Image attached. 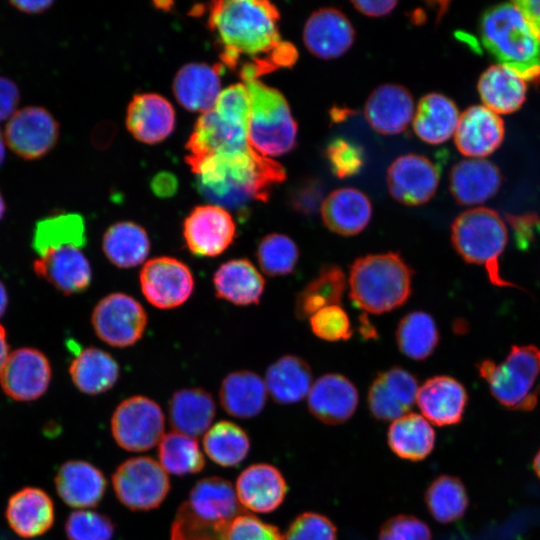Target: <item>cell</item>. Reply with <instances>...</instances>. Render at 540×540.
Instances as JSON below:
<instances>
[{
  "mask_svg": "<svg viewBox=\"0 0 540 540\" xmlns=\"http://www.w3.org/2000/svg\"><path fill=\"white\" fill-rule=\"evenodd\" d=\"M309 322L313 334L326 341H345L353 334L349 316L339 305L317 311L310 316Z\"/></svg>",
  "mask_w": 540,
  "mask_h": 540,
  "instance_id": "c3c4849f",
  "label": "cell"
},
{
  "mask_svg": "<svg viewBox=\"0 0 540 540\" xmlns=\"http://www.w3.org/2000/svg\"><path fill=\"white\" fill-rule=\"evenodd\" d=\"M126 126L138 141L145 144L159 143L175 127L174 108L159 94L135 95L127 108Z\"/></svg>",
  "mask_w": 540,
  "mask_h": 540,
  "instance_id": "d4e9b609",
  "label": "cell"
},
{
  "mask_svg": "<svg viewBox=\"0 0 540 540\" xmlns=\"http://www.w3.org/2000/svg\"><path fill=\"white\" fill-rule=\"evenodd\" d=\"M391 450L400 458L420 461L435 445V432L430 422L416 413H407L394 420L387 433Z\"/></svg>",
  "mask_w": 540,
  "mask_h": 540,
  "instance_id": "60d3db41",
  "label": "cell"
},
{
  "mask_svg": "<svg viewBox=\"0 0 540 540\" xmlns=\"http://www.w3.org/2000/svg\"><path fill=\"white\" fill-rule=\"evenodd\" d=\"M4 213H5V203L0 193V220L2 219Z\"/></svg>",
  "mask_w": 540,
  "mask_h": 540,
  "instance_id": "e7e4bbea",
  "label": "cell"
},
{
  "mask_svg": "<svg viewBox=\"0 0 540 540\" xmlns=\"http://www.w3.org/2000/svg\"><path fill=\"white\" fill-rule=\"evenodd\" d=\"M222 64L189 63L182 66L173 80V93L186 110L204 113L216 103L221 93Z\"/></svg>",
  "mask_w": 540,
  "mask_h": 540,
  "instance_id": "83f0119b",
  "label": "cell"
},
{
  "mask_svg": "<svg viewBox=\"0 0 540 540\" xmlns=\"http://www.w3.org/2000/svg\"><path fill=\"white\" fill-rule=\"evenodd\" d=\"M56 491L68 506L92 508L102 500L107 481L100 469L83 460H69L55 476Z\"/></svg>",
  "mask_w": 540,
  "mask_h": 540,
  "instance_id": "4316f807",
  "label": "cell"
},
{
  "mask_svg": "<svg viewBox=\"0 0 540 540\" xmlns=\"http://www.w3.org/2000/svg\"><path fill=\"white\" fill-rule=\"evenodd\" d=\"M260 376L249 370L229 373L222 381L219 398L222 408L233 417L257 416L264 408L267 391Z\"/></svg>",
  "mask_w": 540,
  "mask_h": 540,
  "instance_id": "836d02e7",
  "label": "cell"
},
{
  "mask_svg": "<svg viewBox=\"0 0 540 540\" xmlns=\"http://www.w3.org/2000/svg\"><path fill=\"white\" fill-rule=\"evenodd\" d=\"M352 5L360 13L370 17H382L391 13L397 1H352Z\"/></svg>",
  "mask_w": 540,
  "mask_h": 540,
  "instance_id": "9f6ffc18",
  "label": "cell"
},
{
  "mask_svg": "<svg viewBox=\"0 0 540 540\" xmlns=\"http://www.w3.org/2000/svg\"><path fill=\"white\" fill-rule=\"evenodd\" d=\"M8 304V295L5 286L0 281V318L4 314Z\"/></svg>",
  "mask_w": 540,
  "mask_h": 540,
  "instance_id": "94428289",
  "label": "cell"
},
{
  "mask_svg": "<svg viewBox=\"0 0 540 540\" xmlns=\"http://www.w3.org/2000/svg\"><path fill=\"white\" fill-rule=\"evenodd\" d=\"M325 226L342 236L362 232L372 216L370 199L362 191L344 187L328 194L320 207Z\"/></svg>",
  "mask_w": 540,
  "mask_h": 540,
  "instance_id": "f1b7e54d",
  "label": "cell"
},
{
  "mask_svg": "<svg viewBox=\"0 0 540 540\" xmlns=\"http://www.w3.org/2000/svg\"><path fill=\"white\" fill-rule=\"evenodd\" d=\"M425 502L435 520L440 523H451L465 514L468 495L459 478L440 475L427 488Z\"/></svg>",
  "mask_w": 540,
  "mask_h": 540,
  "instance_id": "ee69618b",
  "label": "cell"
},
{
  "mask_svg": "<svg viewBox=\"0 0 540 540\" xmlns=\"http://www.w3.org/2000/svg\"><path fill=\"white\" fill-rule=\"evenodd\" d=\"M20 92L17 85L6 77L0 76V121L15 113Z\"/></svg>",
  "mask_w": 540,
  "mask_h": 540,
  "instance_id": "11a10c76",
  "label": "cell"
},
{
  "mask_svg": "<svg viewBox=\"0 0 540 540\" xmlns=\"http://www.w3.org/2000/svg\"><path fill=\"white\" fill-rule=\"evenodd\" d=\"M322 190L317 183H307L299 187L292 197L293 207L303 214H311L323 202Z\"/></svg>",
  "mask_w": 540,
  "mask_h": 540,
  "instance_id": "db71d44e",
  "label": "cell"
},
{
  "mask_svg": "<svg viewBox=\"0 0 540 540\" xmlns=\"http://www.w3.org/2000/svg\"><path fill=\"white\" fill-rule=\"evenodd\" d=\"M244 84L251 103L250 147L264 157L290 152L296 145L297 124L283 94L259 80Z\"/></svg>",
  "mask_w": 540,
  "mask_h": 540,
  "instance_id": "ba28073f",
  "label": "cell"
},
{
  "mask_svg": "<svg viewBox=\"0 0 540 540\" xmlns=\"http://www.w3.org/2000/svg\"><path fill=\"white\" fill-rule=\"evenodd\" d=\"M51 375L47 357L35 348L23 347L8 354L0 370V385L16 401H33L46 392Z\"/></svg>",
  "mask_w": 540,
  "mask_h": 540,
  "instance_id": "e0dca14e",
  "label": "cell"
},
{
  "mask_svg": "<svg viewBox=\"0 0 540 540\" xmlns=\"http://www.w3.org/2000/svg\"><path fill=\"white\" fill-rule=\"evenodd\" d=\"M114 528L108 516L91 510L74 511L65 522L68 540H111Z\"/></svg>",
  "mask_w": 540,
  "mask_h": 540,
  "instance_id": "7dc6e473",
  "label": "cell"
},
{
  "mask_svg": "<svg viewBox=\"0 0 540 540\" xmlns=\"http://www.w3.org/2000/svg\"><path fill=\"white\" fill-rule=\"evenodd\" d=\"M112 486L122 505L133 511H147L161 505L170 490L166 471L147 456L129 458L112 475Z\"/></svg>",
  "mask_w": 540,
  "mask_h": 540,
  "instance_id": "30bf717a",
  "label": "cell"
},
{
  "mask_svg": "<svg viewBox=\"0 0 540 540\" xmlns=\"http://www.w3.org/2000/svg\"><path fill=\"white\" fill-rule=\"evenodd\" d=\"M9 353L6 331L0 324V370Z\"/></svg>",
  "mask_w": 540,
  "mask_h": 540,
  "instance_id": "91938a15",
  "label": "cell"
},
{
  "mask_svg": "<svg viewBox=\"0 0 540 540\" xmlns=\"http://www.w3.org/2000/svg\"><path fill=\"white\" fill-rule=\"evenodd\" d=\"M504 130L498 114L484 105L471 106L460 115L455 145L469 158L484 159L501 145Z\"/></svg>",
  "mask_w": 540,
  "mask_h": 540,
  "instance_id": "7402d4cb",
  "label": "cell"
},
{
  "mask_svg": "<svg viewBox=\"0 0 540 540\" xmlns=\"http://www.w3.org/2000/svg\"><path fill=\"white\" fill-rule=\"evenodd\" d=\"M346 284L345 273L338 265H323L296 295L294 313L297 319L310 318L325 307L339 304Z\"/></svg>",
  "mask_w": 540,
  "mask_h": 540,
  "instance_id": "f35d334b",
  "label": "cell"
},
{
  "mask_svg": "<svg viewBox=\"0 0 540 540\" xmlns=\"http://www.w3.org/2000/svg\"><path fill=\"white\" fill-rule=\"evenodd\" d=\"M250 113V97L244 83L222 90L214 106L195 123L186 145L187 163L249 150Z\"/></svg>",
  "mask_w": 540,
  "mask_h": 540,
  "instance_id": "3957f363",
  "label": "cell"
},
{
  "mask_svg": "<svg viewBox=\"0 0 540 540\" xmlns=\"http://www.w3.org/2000/svg\"><path fill=\"white\" fill-rule=\"evenodd\" d=\"M514 3L522 11L533 32L540 40V1L521 0Z\"/></svg>",
  "mask_w": 540,
  "mask_h": 540,
  "instance_id": "6f0895ef",
  "label": "cell"
},
{
  "mask_svg": "<svg viewBox=\"0 0 540 540\" xmlns=\"http://www.w3.org/2000/svg\"><path fill=\"white\" fill-rule=\"evenodd\" d=\"M197 189L211 204L244 211L252 201H267L271 187L285 179L284 168L252 148L215 155L190 164Z\"/></svg>",
  "mask_w": 540,
  "mask_h": 540,
  "instance_id": "7a4b0ae2",
  "label": "cell"
},
{
  "mask_svg": "<svg viewBox=\"0 0 540 540\" xmlns=\"http://www.w3.org/2000/svg\"><path fill=\"white\" fill-rule=\"evenodd\" d=\"M5 138L3 137L1 130H0V166L3 164L5 160Z\"/></svg>",
  "mask_w": 540,
  "mask_h": 540,
  "instance_id": "6125c7cd",
  "label": "cell"
},
{
  "mask_svg": "<svg viewBox=\"0 0 540 540\" xmlns=\"http://www.w3.org/2000/svg\"><path fill=\"white\" fill-rule=\"evenodd\" d=\"M203 446L213 462L223 467H233L246 458L250 442L240 426L230 421H220L205 433Z\"/></svg>",
  "mask_w": 540,
  "mask_h": 540,
  "instance_id": "7bdbcfd3",
  "label": "cell"
},
{
  "mask_svg": "<svg viewBox=\"0 0 540 540\" xmlns=\"http://www.w3.org/2000/svg\"><path fill=\"white\" fill-rule=\"evenodd\" d=\"M432 534L426 523L410 515H397L381 527L378 540H431Z\"/></svg>",
  "mask_w": 540,
  "mask_h": 540,
  "instance_id": "816d5d0a",
  "label": "cell"
},
{
  "mask_svg": "<svg viewBox=\"0 0 540 540\" xmlns=\"http://www.w3.org/2000/svg\"><path fill=\"white\" fill-rule=\"evenodd\" d=\"M478 369L493 397L504 407L526 411L536 406L540 376V349L536 346H513L501 362L484 360Z\"/></svg>",
  "mask_w": 540,
  "mask_h": 540,
  "instance_id": "9c48e42d",
  "label": "cell"
},
{
  "mask_svg": "<svg viewBox=\"0 0 540 540\" xmlns=\"http://www.w3.org/2000/svg\"><path fill=\"white\" fill-rule=\"evenodd\" d=\"M486 49L526 81L540 80V40L519 7L504 3L487 10L480 24Z\"/></svg>",
  "mask_w": 540,
  "mask_h": 540,
  "instance_id": "8992f818",
  "label": "cell"
},
{
  "mask_svg": "<svg viewBox=\"0 0 540 540\" xmlns=\"http://www.w3.org/2000/svg\"><path fill=\"white\" fill-rule=\"evenodd\" d=\"M10 4L20 10L21 12L27 14H38L42 13L53 4L52 1H11Z\"/></svg>",
  "mask_w": 540,
  "mask_h": 540,
  "instance_id": "680465c9",
  "label": "cell"
},
{
  "mask_svg": "<svg viewBox=\"0 0 540 540\" xmlns=\"http://www.w3.org/2000/svg\"><path fill=\"white\" fill-rule=\"evenodd\" d=\"M83 246L59 242L34 248L37 258L33 262L36 275L64 295L85 291L92 280V270Z\"/></svg>",
  "mask_w": 540,
  "mask_h": 540,
  "instance_id": "4fadbf2b",
  "label": "cell"
},
{
  "mask_svg": "<svg viewBox=\"0 0 540 540\" xmlns=\"http://www.w3.org/2000/svg\"><path fill=\"white\" fill-rule=\"evenodd\" d=\"M236 236V224L227 209L206 204L191 210L183 223L187 249L196 257H216L227 250Z\"/></svg>",
  "mask_w": 540,
  "mask_h": 540,
  "instance_id": "9a60e30c",
  "label": "cell"
},
{
  "mask_svg": "<svg viewBox=\"0 0 540 540\" xmlns=\"http://www.w3.org/2000/svg\"><path fill=\"white\" fill-rule=\"evenodd\" d=\"M526 82L512 68L496 64L482 73L477 87L485 107L498 115L509 114L518 110L524 103Z\"/></svg>",
  "mask_w": 540,
  "mask_h": 540,
  "instance_id": "d6a6232c",
  "label": "cell"
},
{
  "mask_svg": "<svg viewBox=\"0 0 540 540\" xmlns=\"http://www.w3.org/2000/svg\"><path fill=\"white\" fill-rule=\"evenodd\" d=\"M468 396L456 379L441 375L427 379L418 389L416 402L424 418L437 426L461 421Z\"/></svg>",
  "mask_w": 540,
  "mask_h": 540,
  "instance_id": "cb8c5ba5",
  "label": "cell"
},
{
  "mask_svg": "<svg viewBox=\"0 0 540 540\" xmlns=\"http://www.w3.org/2000/svg\"><path fill=\"white\" fill-rule=\"evenodd\" d=\"M501 184L498 168L488 160L468 158L454 165L450 190L462 205L481 204L496 194Z\"/></svg>",
  "mask_w": 540,
  "mask_h": 540,
  "instance_id": "1f68e13d",
  "label": "cell"
},
{
  "mask_svg": "<svg viewBox=\"0 0 540 540\" xmlns=\"http://www.w3.org/2000/svg\"><path fill=\"white\" fill-rule=\"evenodd\" d=\"M139 281L145 299L159 309H173L184 304L194 289L190 268L169 256L148 260L141 268Z\"/></svg>",
  "mask_w": 540,
  "mask_h": 540,
  "instance_id": "5bb4252c",
  "label": "cell"
},
{
  "mask_svg": "<svg viewBox=\"0 0 540 540\" xmlns=\"http://www.w3.org/2000/svg\"><path fill=\"white\" fill-rule=\"evenodd\" d=\"M246 513L232 484L220 477L198 481L177 509L170 540H227L232 522Z\"/></svg>",
  "mask_w": 540,
  "mask_h": 540,
  "instance_id": "277c9868",
  "label": "cell"
},
{
  "mask_svg": "<svg viewBox=\"0 0 540 540\" xmlns=\"http://www.w3.org/2000/svg\"><path fill=\"white\" fill-rule=\"evenodd\" d=\"M354 39L352 23L342 11L333 7L314 11L303 29V42L307 50L325 60L345 54Z\"/></svg>",
  "mask_w": 540,
  "mask_h": 540,
  "instance_id": "ffe728a7",
  "label": "cell"
},
{
  "mask_svg": "<svg viewBox=\"0 0 540 540\" xmlns=\"http://www.w3.org/2000/svg\"><path fill=\"white\" fill-rule=\"evenodd\" d=\"M280 14L264 0H220L208 6L207 24L220 50L221 63L246 82L258 80L298 58L293 44L281 39Z\"/></svg>",
  "mask_w": 540,
  "mask_h": 540,
  "instance_id": "6da1fadb",
  "label": "cell"
},
{
  "mask_svg": "<svg viewBox=\"0 0 540 540\" xmlns=\"http://www.w3.org/2000/svg\"><path fill=\"white\" fill-rule=\"evenodd\" d=\"M59 126L48 110L29 106L16 111L5 126L8 147L25 160L46 155L56 144Z\"/></svg>",
  "mask_w": 540,
  "mask_h": 540,
  "instance_id": "2e32d148",
  "label": "cell"
},
{
  "mask_svg": "<svg viewBox=\"0 0 540 540\" xmlns=\"http://www.w3.org/2000/svg\"><path fill=\"white\" fill-rule=\"evenodd\" d=\"M227 540H284L277 527L244 513L231 524Z\"/></svg>",
  "mask_w": 540,
  "mask_h": 540,
  "instance_id": "f5cc1de1",
  "label": "cell"
},
{
  "mask_svg": "<svg viewBox=\"0 0 540 540\" xmlns=\"http://www.w3.org/2000/svg\"><path fill=\"white\" fill-rule=\"evenodd\" d=\"M91 322L99 339L110 346L123 348L141 339L147 325V314L133 297L112 293L94 307Z\"/></svg>",
  "mask_w": 540,
  "mask_h": 540,
  "instance_id": "7c38bea8",
  "label": "cell"
},
{
  "mask_svg": "<svg viewBox=\"0 0 540 540\" xmlns=\"http://www.w3.org/2000/svg\"><path fill=\"white\" fill-rule=\"evenodd\" d=\"M236 493L247 510L267 513L283 502L287 484L281 472L270 464H254L242 471L236 482Z\"/></svg>",
  "mask_w": 540,
  "mask_h": 540,
  "instance_id": "484cf974",
  "label": "cell"
},
{
  "mask_svg": "<svg viewBox=\"0 0 540 540\" xmlns=\"http://www.w3.org/2000/svg\"><path fill=\"white\" fill-rule=\"evenodd\" d=\"M5 516L11 529L22 538L46 533L54 523V504L42 489L25 487L13 494Z\"/></svg>",
  "mask_w": 540,
  "mask_h": 540,
  "instance_id": "f546056e",
  "label": "cell"
},
{
  "mask_svg": "<svg viewBox=\"0 0 540 540\" xmlns=\"http://www.w3.org/2000/svg\"><path fill=\"white\" fill-rule=\"evenodd\" d=\"M284 540H337L336 527L321 514L305 512L291 523Z\"/></svg>",
  "mask_w": 540,
  "mask_h": 540,
  "instance_id": "f907efd6",
  "label": "cell"
},
{
  "mask_svg": "<svg viewBox=\"0 0 540 540\" xmlns=\"http://www.w3.org/2000/svg\"><path fill=\"white\" fill-rule=\"evenodd\" d=\"M395 336L400 352L416 361L428 358L439 342L434 319L423 311L410 312L402 317Z\"/></svg>",
  "mask_w": 540,
  "mask_h": 540,
  "instance_id": "b9f144b4",
  "label": "cell"
},
{
  "mask_svg": "<svg viewBox=\"0 0 540 540\" xmlns=\"http://www.w3.org/2000/svg\"><path fill=\"white\" fill-rule=\"evenodd\" d=\"M215 294L219 299L238 306L259 304L265 280L254 264L246 258L222 263L213 275Z\"/></svg>",
  "mask_w": 540,
  "mask_h": 540,
  "instance_id": "4dcf8cb0",
  "label": "cell"
},
{
  "mask_svg": "<svg viewBox=\"0 0 540 540\" xmlns=\"http://www.w3.org/2000/svg\"><path fill=\"white\" fill-rule=\"evenodd\" d=\"M459 111L455 103L439 93L423 96L414 113L413 130L428 144H441L455 134Z\"/></svg>",
  "mask_w": 540,
  "mask_h": 540,
  "instance_id": "d590c367",
  "label": "cell"
},
{
  "mask_svg": "<svg viewBox=\"0 0 540 540\" xmlns=\"http://www.w3.org/2000/svg\"><path fill=\"white\" fill-rule=\"evenodd\" d=\"M102 249L109 262L116 267L131 268L144 262L150 251V240L143 227L122 221L106 230Z\"/></svg>",
  "mask_w": 540,
  "mask_h": 540,
  "instance_id": "ab89813d",
  "label": "cell"
},
{
  "mask_svg": "<svg viewBox=\"0 0 540 540\" xmlns=\"http://www.w3.org/2000/svg\"><path fill=\"white\" fill-rule=\"evenodd\" d=\"M533 469L536 475L538 476V478L540 479V450L537 452V454L534 457Z\"/></svg>",
  "mask_w": 540,
  "mask_h": 540,
  "instance_id": "be15d7a7",
  "label": "cell"
},
{
  "mask_svg": "<svg viewBox=\"0 0 540 540\" xmlns=\"http://www.w3.org/2000/svg\"><path fill=\"white\" fill-rule=\"evenodd\" d=\"M158 457L166 472L178 476L195 474L205 467L204 455L195 438L176 431L163 435Z\"/></svg>",
  "mask_w": 540,
  "mask_h": 540,
  "instance_id": "f6af8a7d",
  "label": "cell"
},
{
  "mask_svg": "<svg viewBox=\"0 0 540 540\" xmlns=\"http://www.w3.org/2000/svg\"><path fill=\"white\" fill-rule=\"evenodd\" d=\"M414 113V100L409 90L390 83L374 89L364 107L367 122L382 135L403 132L413 120Z\"/></svg>",
  "mask_w": 540,
  "mask_h": 540,
  "instance_id": "603a6c76",
  "label": "cell"
},
{
  "mask_svg": "<svg viewBox=\"0 0 540 540\" xmlns=\"http://www.w3.org/2000/svg\"><path fill=\"white\" fill-rule=\"evenodd\" d=\"M412 277L413 270L397 252L361 256L350 266L349 296L366 312H390L411 296Z\"/></svg>",
  "mask_w": 540,
  "mask_h": 540,
  "instance_id": "5b68a950",
  "label": "cell"
},
{
  "mask_svg": "<svg viewBox=\"0 0 540 540\" xmlns=\"http://www.w3.org/2000/svg\"><path fill=\"white\" fill-rule=\"evenodd\" d=\"M326 157L332 172L339 178L356 175L364 164L362 148L344 138H335L328 144Z\"/></svg>",
  "mask_w": 540,
  "mask_h": 540,
  "instance_id": "681fc988",
  "label": "cell"
},
{
  "mask_svg": "<svg viewBox=\"0 0 540 540\" xmlns=\"http://www.w3.org/2000/svg\"><path fill=\"white\" fill-rule=\"evenodd\" d=\"M165 418L161 407L145 396L123 400L111 417V431L124 450L143 452L153 448L163 437Z\"/></svg>",
  "mask_w": 540,
  "mask_h": 540,
  "instance_id": "8fae6325",
  "label": "cell"
},
{
  "mask_svg": "<svg viewBox=\"0 0 540 540\" xmlns=\"http://www.w3.org/2000/svg\"><path fill=\"white\" fill-rule=\"evenodd\" d=\"M168 411L170 424L176 432L195 438L209 430L216 405L207 391L185 388L173 394Z\"/></svg>",
  "mask_w": 540,
  "mask_h": 540,
  "instance_id": "e575fe53",
  "label": "cell"
},
{
  "mask_svg": "<svg viewBox=\"0 0 540 540\" xmlns=\"http://www.w3.org/2000/svg\"><path fill=\"white\" fill-rule=\"evenodd\" d=\"M309 364L295 355H284L266 370L265 385L274 401L291 404L302 400L312 386Z\"/></svg>",
  "mask_w": 540,
  "mask_h": 540,
  "instance_id": "74e56055",
  "label": "cell"
},
{
  "mask_svg": "<svg viewBox=\"0 0 540 540\" xmlns=\"http://www.w3.org/2000/svg\"><path fill=\"white\" fill-rule=\"evenodd\" d=\"M359 401L357 388L338 373L320 376L311 386L307 405L310 413L328 425L346 422L354 414Z\"/></svg>",
  "mask_w": 540,
  "mask_h": 540,
  "instance_id": "44dd1931",
  "label": "cell"
},
{
  "mask_svg": "<svg viewBox=\"0 0 540 540\" xmlns=\"http://www.w3.org/2000/svg\"><path fill=\"white\" fill-rule=\"evenodd\" d=\"M451 241L466 262L486 269L492 284L514 286L499 271V258L505 250L508 231L496 211L486 207L464 211L451 226Z\"/></svg>",
  "mask_w": 540,
  "mask_h": 540,
  "instance_id": "52a82bcc",
  "label": "cell"
},
{
  "mask_svg": "<svg viewBox=\"0 0 540 540\" xmlns=\"http://www.w3.org/2000/svg\"><path fill=\"white\" fill-rule=\"evenodd\" d=\"M69 374L80 392L97 395L116 384L120 368L109 353L96 347H87L75 355L69 366Z\"/></svg>",
  "mask_w": 540,
  "mask_h": 540,
  "instance_id": "8d00e7d4",
  "label": "cell"
},
{
  "mask_svg": "<svg viewBox=\"0 0 540 540\" xmlns=\"http://www.w3.org/2000/svg\"><path fill=\"white\" fill-rule=\"evenodd\" d=\"M297 244L285 234L264 236L257 248L256 258L262 271L269 276H283L294 271L299 260Z\"/></svg>",
  "mask_w": 540,
  "mask_h": 540,
  "instance_id": "bcb514c9",
  "label": "cell"
},
{
  "mask_svg": "<svg viewBox=\"0 0 540 540\" xmlns=\"http://www.w3.org/2000/svg\"><path fill=\"white\" fill-rule=\"evenodd\" d=\"M439 176L438 167L427 157L414 153L402 155L388 168L389 193L408 206L424 204L435 194Z\"/></svg>",
  "mask_w": 540,
  "mask_h": 540,
  "instance_id": "ac0fdd59",
  "label": "cell"
},
{
  "mask_svg": "<svg viewBox=\"0 0 540 540\" xmlns=\"http://www.w3.org/2000/svg\"><path fill=\"white\" fill-rule=\"evenodd\" d=\"M416 377L398 366L379 372L367 395L368 408L378 420H396L409 413L418 393Z\"/></svg>",
  "mask_w": 540,
  "mask_h": 540,
  "instance_id": "d6986e66",
  "label": "cell"
}]
</instances>
